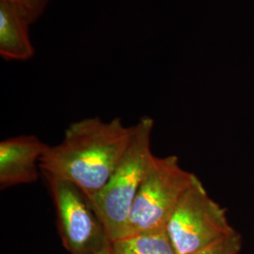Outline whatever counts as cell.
<instances>
[{
	"instance_id": "8fae6325",
	"label": "cell",
	"mask_w": 254,
	"mask_h": 254,
	"mask_svg": "<svg viewBox=\"0 0 254 254\" xmlns=\"http://www.w3.org/2000/svg\"><path fill=\"white\" fill-rule=\"evenodd\" d=\"M90 254H112V251H111V243H109L107 246L103 247L100 250L93 252Z\"/></svg>"
},
{
	"instance_id": "8992f818",
	"label": "cell",
	"mask_w": 254,
	"mask_h": 254,
	"mask_svg": "<svg viewBox=\"0 0 254 254\" xmlns=\"http://www.w3.org/2000/svg\"><path fill=\"white\" fill-rule=\"evenodd\" d=\"M50 145L34 135L10 136L0 142V190L35 183L40 162Z\"/></svg>"
},
{
	"instance_id": "ba28073f",
	"label": "cell",
	"mask_w": 254,
	"mask_h": 254,
	"mask_svg": "<svg viewBox=\"0 0 254 254\" xmlns=\"http://www.w3.org/2000/svg\"><path fill=\"white\" fill-rule=\"evenodd\" d=\"M112 254H177L167 229L126 236L111 242Z\"/></svg>"
},
{
	"instance_id": "277c9868",
	"label": "cell",
	"mask_w": 254,
	"mask_h": 254,
	"mask_svg": "<svg viewBox=\"0 0 254 254\" xmlns=\"http://www.w3.org/2000/svg\"><path fill=\"white\" fill-rule=\"evenodd\" d=\"M235 232L225 208L209 196L195 176L167 225L176 254H195Z\"/></svg>"
},
{
	"instance_id": "6da1fadb",
	"label": "cell",
	"mask_w": 254,
	"mask_h": 254,
	"mask_svg": "<svg viewBox=\"0 0 254 254\" xmlns=\"http://www.w3.org/2000/svg\"><path fill=\"white\" fill-rule=\"evenodd\" d=\"M133 132L134 126L126 127L120 118L73 122L63 140L50 146L41 159V173L71 182L92 198L109 181Z\"/></svg>"
},
{
	"instance_id": "3957f363",
	"label": "cell",
	"mask_w": 254,
	"mask_h": 254,
	"mask_svg": "<svg viewBox=\"0 0 254 254\" xmlns=\"http://www.w3.org/2000/svg\"><path fill=\"white\" fill-rule=\"evenodd\" d=\"M195 176L182 168L178 156L154 155L134 200L124 237L166 230Z\"/></svg>"
},
{
	"instance_id": "5b68a950",
	"label": "cell",
	"mask_w": 254,
	"mask_h": 254,
	"mask_svg": "<svg viewBox=\"0 0 254 254\" xmlns=\"http://www.w3.org/2000/svg\"><path fill=\"white\" fill-rule=\"evenodd\" d=\"M54 201L59 233L70 254H90L111 243L90 198L73 183L43 175Z\"/></svg>"
},
{
	"instance_id": "7a4b0ae2",
	"label": "cell",
	"mask_w": 254,
	"mask_h": 254,
	"mask_svg": "<svg viewBox=\"0 0 254 254\" xmlns=\"http://www.w3.org/2000/svg\"><path fill=\"white\" fill-rule=\"evenodd\" d=\"M154 120L148 116L134 125L127 151L106 186L90 198L111 242L123 238L134 200L154 159L151 136Z\"/></svg>"
},
{
	"instance_id": "52a82bcc",
	"label": "cell",
	"mask_w": 254,
	"mask_h": 254,
	"mask_svg": "<svg viewBox=\"0 0 254 254\" xmlns=\"http://www.w3.org/2000/svg\"><path fill=\"white\" fill-rule=\"evenodd\" d=\"M30 19L15 0H0V55L8 61H27L35 54L28 27Z\"/></svg>"
},
{
	"instance_id": "30bf717a",
	"label": "cell",
	"mask_w": 254,
	"mask_h": 254,
	"mask_svg": "<svg viewBox=\"0 0 254 254\" xmlns=\"http://www.w3.org/2000/svg\"><path fill=\"white\" fill-rule=\"evenodd\" d=\"M19 2L25 9L30 19V23H35L44 13L49 0H15Z\"/></svg>"
},
{
	"instance_id": "9c48e42d",
	"label": "cell",
	"mask_w": 254,
	"mask_h": 254,
	"mask_svg": "<svg viewBox=\"0 0 254 254\" xmlns=\"http://www.w3.org/2000/svg\"><path fill=\"white\" fill-rule=\"evenodd\" d=\"M241 248L242 237L236 231L232 235L222 238L213 245L192 254H239Z\"/></svg>"
}]
</instances>
